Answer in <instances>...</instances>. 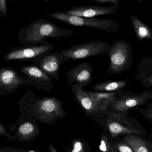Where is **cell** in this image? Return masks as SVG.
<instances>
[{"label":"cell","mask_w":152,"mask_h":152,"mask_svg":"<svg viewBox=\"0 0 152 152\" xmlns=\"http://www.w3.org/2000/svg\"><path fill=\"white\" fill-rule=\"evenodd\" d=\"M20 116L16 123L26 121H38L40 124L54 125L67 116L62 102L54 96L41 97L29 89L18 102Z\"/></svg>","instance_id":"1"},{"label":"cell","mask_w":152,"mask_h":152,"mask_svg":"<svg viewBox=\"0 0 152 152\" xmlns=\"http://www.w3.org/2000/svg\"><path fill=\"white\" fill-rule=\"evenodd\" d=\"M76 32L71 29L60 28L45 18L34 20L21 28L18 33V39L23 46L47 44V38H60L73 36Z\"/></svg>","instance_id":"2"},{"label":"cell","mask_w":152,"mask_h":152,"mask_svg":"<svg viewBox=\"0 0 152 152\" xmlns=\"http://www.w3.org/2000/svg\"><path fill=\"white\" fill-rule=\"evenodd\" d=\"M129 113L109 111L99 114L94 121L114 139L127 134L148 137L145 128L135 118L129 116Z\"/></svg>","instance_id":"3"},{"label":"cell","mask_w":152,"mask_h":152,"mask_svg":"<svg viewBox=\"0 0 152 152\" xmlns=\"http://www.w3.org/2000/svg\"><path fill=\"white\" fill-rule=\"evenodd\" d=\"M45 17L51 18L74 26L96 28L108 34H114L120 28L119 24L114 20L79 17L68 14L65 12L48 13Z\"/></svg>","instance_id":"4"},{"label":"cell","mask_w":152,"mask_h":152,"mask_svg":"<svg viewBox=\"0 0 152 152\" xmlns=\"http://www.w3.org/2000/svg\"><path fill=\"white\" fill-rule=\"evenodd\" d=\"M108 56L109 65L106 74L120 75L125 73L132 66V49L129 44L124 39L115 41L110 45Z\"/></svg>","instance_id":"5"},{"label":"cell","mask_w":152,"mask_h":152,"mask_svg":"<svg viewBox=\"0 0 152 152\" xmlns=\"http://www.w3.org/2000/svg\"><path fill=\"white\" fill-rule=\"evenodd\" d=\"M110 45L105 41H92L74 45L61 53L73 61H79L98 56H108Z\"/></svg>","instance_id":"6"},{"label":"cell","mask_w":152,"mask_h":152,"mask_svg":"<svg viewBox=\"0 0 152 152\" xmlns=\"http://www.w3.org/2000/svg\"><path fill=\"white\" fill-rule=\"evenodd\" d=\"M152 100L151 90L135 93L120 91L110 107L109 111L129 113L138 107L148 104Z\"/></svg>","instance_id":"7"},{"label":"cell","mask_w":152,"mask_h":152,"mask_svg":"<svg viewBox=\"0 0 152 152\" xmlns=\"http://www.w3.org/2000/svg\"><path fill=\"white\" fill-rule=\"evenodd\" d=\"M4 55V60L6 61H33L45 53L54 50V45L49 43L35 46L10 48Z\"/></svg>","instance_id":"8"},{"label":"cell","mask_w":152,"mask_h":152,"mask_svg":"<svg viewBox=\"0 0 152 152\" xmlns=\"http://www.w3.org/2000/svg\"><path fill=\"white\" fill-rule=\"evenodd\" d=\"M22 86H32V82L11 67L0 69V96L12 94Z\"/></svg>","instance_id":"9"},{"label":"cell","mask_w":152,"mask_h":152,"mask_svg":"<svg viewBox=\"0 0 152 152\" xmlns=\"http://www.w3.org/2000/svg\"><path fill=\"white\" fill-rule=\"evenodd\" d=\"M69 58L60 52L51 51L33 61V64L41 69L52 79L60 80L59 73L62 64Z\"/></svg>","instance_id":"10"},{"label":"cell","mask_w":152,"mask_h":152,"mask_svg":"<svg viewBox=\"0 0 152 152\" xmlns=\"http://www.w3.org/2000/svg\"><path fill=\"white\" fill-rule=\"evenodd\" d=\"M20 71L32 82V86L37 90L51 91L54 88L52 79L41 69L34 64L21 67Z\"/></svg>","instance_id":"11"},{"label":"cell","mask_w":152,"mask_h":152,"mask_svg":"<svg viewBox=\"0 0 152 152\" xmlns=\"http://www.w3.org/2000/svg\"><path fill=\"white\" fill-rule=\"evenodd\" d=\"M93 67L88 62H83L66 73L68 81L66 85L76 84L84 88L93 83Z\"/></svg>","instance_id":"12"},{"label":"cell","mask_w":152,"mask_h":152,"mask_svg":"<svg viewBox=\"0 0 152 152\" xmlns=\"http://www.w3.org/2000/svg\"><path fill=\"white\" fill-rule=\"evenodd\" d=\"M120 4L112 6L84 5L74 7L65 12L70 15L85 18H94L100 15H111L116 13Z\"/></svg>","instance_id":"13"},{"label":"cell","mask_w":152,"mask_h":152,"mask_svg":"<svg viewBox=\"0 0 152 152\" xmlns=\"http://www.w3.org/2000/svg\"><path fill=\"white\" fill-rule=\"evenodd\" d=\"M18 124L14 137L22 143H32L38 137L40 128L36 121H26Z\"/></svg>","instance_id":"14"},{"label":"cell","mask_w":152,"mask_h":152,"mask_svg":"<svg viewBox=\"0 0 152 152\" xmlns=\"http://www.w3.org/2000/svg\"><path fill=\"white\" fill-rule=\"evenodd\" d=\"M84 88L83 87L76 84L71 85V92L79 106L91 119L96 115V110L93 98L89 95L88 91H85Z\"/></svg>","instance_id":"15"},{"label":"cell","mask_w":152,"mask_h":152,"mask_svg":"<svg viewBox=\"0 0 152 152\" xmlns=\"http://www.w3.org/2000/svg\"><path fill=\"white\" fill-rule=\"evenodd\" d=\"M135 77L142 83L145 87H152V58L145 55L140 60L135 73Z\"/></svg>","instance_id":"16"},{"label":"cell","mask_w":152,"mask_h":152,"mask_svg":"<svg viewBox=\"0 0 152 152\" xmlns=\"http://www.w3.org/2000/svg\"><path fill=\"white\" fill-rule=\"evenodd\" d=\"M117 138L129 145L134 152H152V141L148 137L127 134Z\"/></svg>","instance_id":"17"},{"label":"cell","mask_w":152,"mask_h":152,"mask_svg":"<svg viewBox=\"0 0 152 152\" xmlns=\"http://www.w3.org/2000/svg\"><path fill=\"white\" fill-rule=\"evenodd\" d=\"M130 22L137 39L140 42L144 39L152 41V29L135 15L130 16Z\"/></svg>","instance_id":"18"},{"label":"cell","mask_w":152,"mask_h":152,"mask_svg":"<svg viewBox=\"0 0 152 152\" xmlns=\"http://www.w3.org/2000/svg\"><path fill=\"white\" fill-rule=\"evenodd\" d=\"M128 85L124 80H108L95 84L92 87L94 92L111 93L123 91Z\"/></svg>","instance_id":"19"},{"label":"cell","mask_w":152,"mask_h":152,"mask_svg":"<svg viewBox=\"0 0 152 152\" xmlns=\"http://www.w3.org/2000/svg\"><path fill=\"white\" fill-rule=\"evenodd\" d=\"M99 149L101 152H118L115 144V139L104 131L101 134Z\"/></svg>","instance_id":"20"},{"label":"cell","mask_w":152,"mask_h":152,"mask_svg":"<svg viewBox=\"0 0 152 152\" xmlns=\"http://www.w3.org/2000/svg\"><path fill=\"white\" fill-rule=\"evenodd\" d=\"M67 152H92L87 142L82 138H75L69 147L65 148Z\"/></svg>","instance_id":"21"},{"label":"cell","mask_w":152,"mask_h":152,"mask_svg":"<svg viewBox=\"0 0 152 152\" xmlns=\"http://www.w3.org/2000/svg\"><path fill=\"white\" fill-rule=\"evenodd\" d=\"M134 110L137 111L144 118L152 123V102L146 104L145 109L138 107Z\"/></svg>","instance_id":"22"},{"label":"cell","mask_w":152,"mask_h":152,"mask_svg":"<svg viewBox=\"0 0 152 152\" xmlns=\"http://www.w3.org/2000/svg\"><path fill=\"white\" fill-rule=\"evenodd\" d=\"M115 144L118 152H134L129 145L122 142L118 138L115 139Z\"/></svg>","instance_id":"23"},{"label":"cell","mask_w":152,"mask_h":152,"mask_svg":"<svg viewBox=\"0 0 152 152\" xmlns=\"http://www.w3.org/2000/svg\"><path fill=\"white\" fill-rule=\"evenodd\" d=\"M0 135L1 136L5 137L10 141L17 144L16 142H17V140L15 139L14 136L11 135L10 133H8L6 131L5 126L1 123H0Z\"/></svg>","instance_id":"24"},{"label":"cell","mask_w":152,"mask_h":152,"mask_svg":"<svg viewBox=\"0 0 152 152\" xmlns=\"http://www.w3.org/2000/svg\"><path fill=\"white\" fill-rule=\"evenodd\" d=\"M8 7L6 0H0V17L6 18L8 16Z\"/></svg>","instance_id":"25"},{"label":"cell","mask_w":152,"mask_h":152,"mask_svg":"<svg viewBox=\"0 0 152 152\" xmlns=\"http://www.w3.org/2000/svg\"><path fill=\"white\" fill-rule=\"evenodd\" d=\"M95 2L100 4L105 3H110L113 5L119 4L120 0H94Z\"/></svg>","instance_id":"26"},{"label":"cell","mask_w":152,"mask_h":152,"mask_svg":"<svg viewBox=\"0 0 152 152\" xmlns=\"http://www.w3.org/2000/svg\"><path fill=\"white\" fill-rule=\"evenodd\" d=\"M0 152H19L18 149L13 148L11 146H6L2 148L0 150Z\"/></svg>","instance_id":"27"},{"label":"cell","mask_w":152,"mask_h":152,"mask_svg":"<svg viewBox=\"0 0 152 152\" xmlns=\"http://www.w3.org/2000/svg\"><path fill=\"white\" fill-rule=\"evenodd\" d=\"M19 152H40L36 150H26L24 149H18Z\"/></svg>","instance_id":"28"},{"label":"cell","mask_w":152,"mask_h":152,"mask_svg":"<svg viewBox=\"0 0 152 152\" xmlns=\"http://www.w3.org/2000/svg\"><path fill=\"white\" fill-rule=\"evenodd\" d=\"M48 148H49V152H58L52 144L49 145V146H48Z\"/></svg>","instance_id":"29"},{"label":"cell","mask_w":152,"mask_h":152,"mask_svg":"<svg viewBox=\"0 0 152 152\" xmlns=\"http://www.w3.org/2000/svg\"><path fill=\"white\" fill-rule=\"evenodd\" d=\"M148 137L152 141V131L148 134Z\"/></svg>","instance_id":"30"},{"label":"cell","mask_w":152,"mask_h":152,"mask_svg":"<svg viewBox=\"0 0 152 152\" xmlns=\"http://www.w3.org/2000/svg\"><path fill=\"white\" fill-rule=\"evenodd\" d=\"M33 1H40V0H33ZM42 1H43L45 3H46L48 2V1H49L50 0H42Z\"/></svg>","instance_id":"31"},{"label":"cell","mask_w":152,"mask_h":152,"mask_svg":"<svg viewBox=\"0 0 152 152\" xmlns=\"http://www.w3.org/2000/svg\"><path fill=\"white\" fill-rule=\"evenodd\" d=\"M137 1H138L141 4H143L144 3L143 0H137Z\"/></svg>","instance_id":"32"},{"label":"cell","mask_w":152,"mask_h":152,"mask_svg":"<svg viewBox=\"0 0 152 152\" xmlns=\"http://www.w3.org/2000/svg\"><path fill=\"white\" fill-rule=\"evenodd\" d=\"M9 1H16V0H9Z\"/></svg>","instance_id":"33"},{"label":"cell","mask_w":152,"mask_h":152,"mask_svg":"<svg viewBox=\"0 0 152 152\" xmlns=\"http://www.w3.org/2000/svg\"><path fill=\"white\" fill-rule=\"evenodd\" d=\"M151 90V92L152 94V90Z\"/></svg>","instance_id":"34"}]
</instances>
